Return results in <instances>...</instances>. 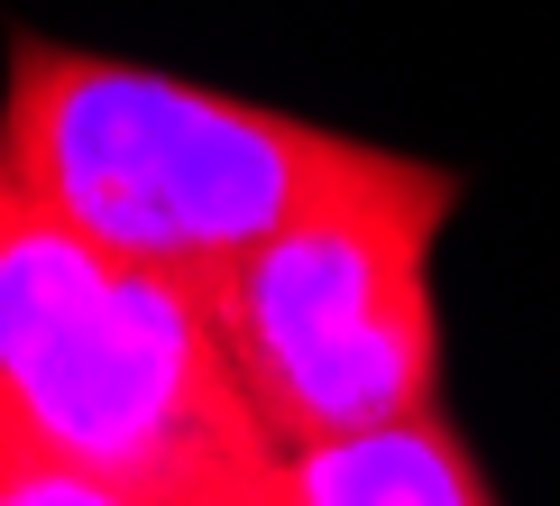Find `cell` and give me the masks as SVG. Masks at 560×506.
I'll list each match as a JSON object with an SVG mask.
<instances>
[{
  "instance_id": "obj_4",
  "label": "cell",
  "mask_w": 560,
  "mask_h": 506,
  "mask_svg": "<svg viewBox=\"0 0 560 506\" xmlns=\"http://www.w3.org/2000/svg\"><path fill=\"white\" fill-rule=\"evenodd\" d=\"M285 506H497L478 451L441 405L395 414L368 433H331V442L285 451Z\"/></svg>"
},
{
  "instance_id": "obj_2",
  "label": "cell",
  "mask_w": 560,
  "mask_h": 506,
  "mask_svg": "<svg viewBox=\"0 0 560 506\" xmlns=\"http://www.w3.org/2000/svg\"><path fill=\"white\" fill-rule=\"evenodd\" d=\"M0 166L102 249L212 295L248 249L368 184L386 148L102 46L10 37Z\"/></svg>"
},
{
  "instance_id": "obj_5",
  "label": "cell",
  "mask_w": 560,
  "mask_h": 506,
  "mask_svg": "<svg viewBox=\"0 0 560 506\" xmlns=\"http://www.w3.org/2000/svg\"><path fill=\"white\" fill-rule=\"evenodd\" d=\"M0 506H148V497L110 488V479H92V470H65V460H46L37 442H19V433L0 424Z\"/></svg>"
},
{
  "instance_id": "obj_1",
  "label": "cell",
  "mask_w": 560,
  "mask_h": 506,
  "mask_svg": "<svg viewBox=\"0 0 560 506\" xmlns=\"http://www.w3.org/2000/svg\"><path fill=\"white\" fill-rule=\"evenodd\" d=\"M0 424L148 506H285V442L240 396L184 276L102 249L0 166Z\"/></svg>"
},
{
  "instance_id": "obj_3",
  "label": "cell",
  "mask_w": 560,
  "mask_h": 506,
  "mask_svg": "<svg viewBox=\"0 0 560 506\" xmlns=\"http://www.w3.org/2000/svg\"><path fill=\"white\" fill-rule=\"evenodd\" d=\"M459 212V175L395 157L248 249L202 304L221 359L276 442H331L441 405V313L432 249Z\"/></svg>"
}]
</instances>
